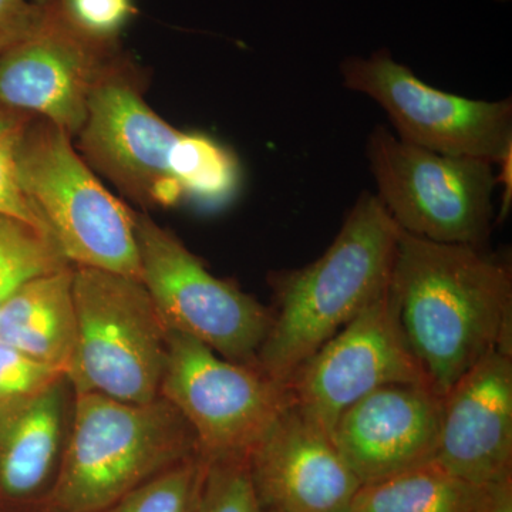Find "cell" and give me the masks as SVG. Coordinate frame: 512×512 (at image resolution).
Returning <instances> with one entry per match:
<instances>
[{
  "mask_svg": "<svg viewBox=\"0 0 512 512\" xmlns=\"http://www.w3.org/2000/svg\"><path fill=\"white\" fill-rule=\"evenodd\" d=\"M389 288L404 338L439 396L488 353L512 352V271L503 256L400 231Z\"/></svg>",
  "mask_w": 512,
  "mask_h": 512,
  "instance_id": "cell-1",
  "label": "cell"
},
{
  "mask_svg": "<svg viewBox=\"0 0 512 512\" xmlns=\"http://www.w3.org/2000/svg\"><path fill=\"white\" fill-rule=\"evenodd\" d=\"M400 229L375 194L363 192L325 254L274 272L272 322L256 366L286 384L295 370L390 284Z\"/></svg>",
  "mask_w": 512,
  "mask_h": 512,
  "instance_id": "cell-2",
  "label": "cell"
},
{
  "mask_svg": "<svg viewBox=\"0 0 512 512\" xmlns=\"http://www.w3.org/2000/svg\"><path fill=\"white\" fill-rule=\"evenodd\" d=\"M194 456H200L194 431L164 397L127 403L74 393L62 464L43 511L104 512Z\"/></svg>",
  "mask_w": 512,
  "mask_h": 512,
  "instance_id": "cell-3",
  "label": "cell"
},
{
  "mask_svg": "<svg viewBox=\"0 0 512 512\" xmlns=\"http://www.w3.org/2000/svg\"><path fill=\"white\" fill-rule=\"evenodd\" d=\"M15 161L23 194L70 265L140 281L136 212L100 183L66 131L32 117Z\"/></svg>",
  "mask_w": 512,
  "mask_h": 512,
  "instance_id": "cell-4",
  "label": "cell"
},
{
  "mask_svg": "<svg viewBox=\"0 0 512 512\" xmlns=\"http://www.w3.org/2000/svg\"><path fill=\"white\" fill-rule=\"evenodd\" d=\"M76 345L66 377L74 393L127 403L160 397L167 326L143 284L103 269L73 266Z\"/></svg>",
  "mask_w": 512,
  "mask_h": 512,
  "instance_id": "cell-5",
  "label": "cell"
},
{
  "mask_svg": "<svg viewBox=\"0 0 512 512\" xmlns=\"http://www.w3.org/2000/svg\"><path fill=\"white\" fill-rule=\"evenodd\" d=\"M376 197L400 231L439 242L485 248L495 224V165L404 143L377 126L367 138Z\"/></svg>",
  "mask_w": 512,
  "mask_h": 512,
  "instance_id": "cell-6",
  "label": "cell"
},
{
  "mask_svg": "<svg viewBox=\"0 0 512 512\" xmlns=\"http://www.w3.org/2000/svg\"><path fill=\"white\" fill-rule=\"evenodd\" d=\"M140 282L167 328L197 339L238 365L256 366L272 311L217 278L190 249L146 214L136 212Z\"/></svg>",
  "mask_w": 512,
  "mask_h": 512,
  "instance_id": "cell-7",
  "label": "cell"
},
{
  "mask_svg": "<svg viewBox=\"0 0 512 512\" xmlns=\"http://www.w3.org/2000/svg\"><path fill=\"white\" fill-rule=\"evenodd\" d=\"M160 396L190 424L205 461L247 458L291 403L286 384L259 367L229 362L171 328Z\"/></svg>",
  "mask_w": 512,
  "mask_h": 512,
  "instance_id": "cell-8",
  "label": "cell"
},
{
  "mask_svg": "<svg viewBox=\"0 0 512 512\" xmlns=\"http://www.w3.org/2000/svg\"><path fill=\"white\" fill-rule=\"evenodd\" d=\"M40 3L42 19L35 32L0 56V104L79 136L94 87L128 59L117 37L80 25L66 0Z\"/></svg>",
  "mask_w": 512,
  "mask_h": 512,
  "instance_id": "cell-9",
  "label": "cell"
},
{
  "mask_svg": "<svg viewBox=\"0 0 512 512\" xmlns=\"http://www.w3.org/2000/svg\"><path fill=\"white\" fill-rule=\"evenodd\" d=\"M346 89L376 101L404 143L497 164L512 151L511 100H476L421 82L389 50L340 64Z\"/></svg>",
  "mask_w": 512,
  "mask_h": 512,
  "instance_id": "cell-10",
  "label": "cell"
},
{
  "mask_svg": "<svg viewBox=\"0 0 512 512\" xmlns=\"http://www.w3.org/2000/svg\"><path fill=\"white\" fill-rule=\"evenodd\" d=\"M392 384L429 386L404 338L387 286L303 362L286 387L293 406L332 436L340 414L367 394Z\"/></svg>",
  "mask_w": 512,
  "mask_h": 512,
  "instance_id": "cell-11",
  "label": "cell"
},
{
  "mask_svg": "<svg viewBox=\"0 0 512 512\" xmlns=\"http://www.w3.org/2000/svg\"><path fill=\"white\" fill-rule=\"evenodd\" d=\"M133 76L127 62L94 87L80 150L131 200L144 207H173L185 198L174 175L184 133L148 106Z\"/></svg>",
  "mask_w": 512,
  "mask_h": 512,
  "instance_id": "cell-12",
  "label": "cell"
},
{
  "mask_svg": "<svg viewBox=\"0 0 512 512\" xmlns=\"http://www.w3.org/2000/svg\"><path fill=\"white\" fill-rule=\"evenodd\" d=\"M247 461L264 512H352L362 487L328 431L292 402L249 451Z\"/></svg>",
  "mask_w": 512,
  "mask_h": 512,
  "instance_id": "cell-13",
  "label": "cell"
},
{
  "mask_svg": "<svg viewBox=\"0 0 512 512\" xmlns=\"http://www.w3.org/2000/svg\"><path fill=\"white\" fill-rule=\"evenodd\" d=\"M434 464L484 487L512 478V352L495 349L441 396Z\"/></svg>",
  "mask_w": 512,
  "mask_h": 512,
  "instance_id": "cell-14",
  "label": "cell"
},
{
  "mask_svg": "<svg viewBox=\"0 0 512 512\" xmlns=\"http://www.w3.org/2000/svg\"><path fill=\"white\" fill-rule=\"evenodd\" d=\"M441 396L423 384H392L340 414L332 440L360 483L370 484L433 463Z\"/></svg>",
  "mask_w": 512,
  "mask_h": 512,
  "instance_id": "cell-15",
  "label": "cell"
},
{
  "mask_svg": "<svg viewBox=\"0 0 512 512\" xmlns=\"http://www.w3.org/2000/svg\"><path fill=\"white\" fill-rule=\"evenodd\" d=\"M74 390L66 376L26 399L0 404V512L45 508L62 464Z\"/></svg>",
  "mask_w": 512,
  "mask_h": 512,
  "instance_id": "cell-16",
  "label": "cell"
},
{
  "mask_svg": "<svg viewBox=\"0 0 512 512\" xmlns=\"http://www.w3.org/2000/svg\"><path fill=\"white\" fill-rule=\"evenodd\" d=\"M0 343L66 375L76 345L72 265L26 282L3 303Z\"/></svg>",
  "mask_w": 512,
  "mask_h": 512,
  "instance_id": "cell-17",
  "label": "cell"
},
{
  "mask_svg": "<svg viewBox=\"0 0 512 512\" xmlns=\"http://www.w3.org/2000/svg\"><path fill=\"white\" fill-rule=\"evenodd\" d=\"M493 488L468 483L429 463L363 484L352 512H480Z\"/></svg>",
  "mask_w": 512,
  "mask_h": 512,
  "instance_id": "cell-18",
  "label": "cell"
},
{
  "mask_svg": "<svg viewBox=\"0 0 512 512\" xmlns=\"http://www.w3.org/2000/svg\"><path fill=\"white\" fill-rule=\"evenodd\" d=\"M175 180L185 198L204 205L222 204L238 185V165L228 150L200 134H183L174 160Z\"/></svg>",
  "mask_w": 512,
  "mask_h": 512,
  "instance_id": "cell-19",
  "label": "cell"
},
{
  "mask_svg": "<svg viewBox=\"0 0 512 512\" xmlns=\"http://www.w3.org/2000/svg\"><path fill=\"white\" fill-rule=\"evenodd\" d=\"M67 265L49 235L0 214V308L26 282Z\"/></svg>",
  "mask_w": 512,
  "mask_h": 512,
  "instance_id": "cell-20",
  "label": "cell"
},
{
  "mask_svg": "<svg viewBox=\"0 0 512 512\" xmlns=\"http://www.w3.org/2000/svg\"><path fill=\"white\" fill-rule=\"evenodd\" d=\"M207 461L194 456L124 495L104 512H194Z\"/></svg>",
  "mask_w": 512,
  "mask_h": 512,
  "instance_id": "cell-21",
  "label": "cell"
},
{
  "mask_svg": "<svg viewBox=\"0 0 512 512\" xmlns=\"http://www.w3.org/2000/svg\"><path fill=\"white\" fill-rule=\"evenodd\" d=\"M194 512H264L247 458L207 461Z\"/></svg>",
  "mask_w": 512,
  "mask_h": 512,
  "instance_id": "cell-22",
  "label": "cell"
},
{
  "mask_svg": "<svg viewBox=\"0 0 512 512\" xmlns=\"http://www.w3.org/2000/svg\"><path fill=\"white\" fill-rule=\"evenodd\" d=\"M30 119L32 116L0 104V214L26 222L49 235L30 207L16 174V146Z\"/></svg>",
  "mask_w": 512,
  "mask_h": 512,
  "instance_id": "cell-23",
  "label": "cell"
},
{
  "mask_svg": "<svg viewBox=\"0 0 512 512\" xmlns=\"http://www.w3.org/2000/svg\"><path fill=\"white\" fill-rule=\"evenodd\" d=\"M60 376L66 375L0 343V404L26 399Z\"/></svg>",
  "mask_w": 512,
  "mask_h": 512,
  "instance_id": "cell-24",
  "label": "cell"
},
{
  "mask_svg": "<svg viewBox=\"0 0 512 512\" xmlns=\"http://www.w3.org/2000/svg\"><path fill=\"white\" fill-rule=\"evenodd\" d=\"M74 19L96 35L116 37L134 13L131 0H66Z\"/></svg>",
  "mask_w": 512,
  "mask_h": 512,
  "instance_id": "cell-25",
  "label": "cell"
},
{
  "mask_svg": "<svg viewBox=\"0 0 512 512\" xmlns=\"http://www.w3.org/2000/svg\"><path fill=\"white\" fill-rule=\"evenodd\" d=\"M42 13L40 0H0V56L35 32Z\"/></svg>",
  "mask_w": 512,
  "mask_h": 512,
  "instance_id": "cell-26",
  "label": "cell"
},
{
  "mask_svg": "<svg viewBox=\"0 0 512 512\" xmlns=\"http://www.w3.org/2000/svg\"><path fill=\"white\" fill-rule=\"evenodd\" d=\"M500 167V173L497 174V183L504 185V194L501 198L500 212H498V222L504 221L508 217L512 202V151L505 154L503 158L497 163Z\"/></svg>",
  "mask_w": 512,
  "mask_h": 512,
  "instance_id": "cell-27",
  "label": "cell"
},
{
  "mask_svg": "<svg viewBox=\"0 0 512 512\" xmlns=\"http://www.w3.org/2000/svg\"><path fill=\"white\" fill-rule=\"evenodd\" d=\"M480 512H512V478L494 485Z\"/></svg>",
  "mask_w": 512,
  "mask_h": 512,
  "instance_id": "cell-28",
  "label": "cell"
},
{
  "mask_svg": "<svg viewBox=\"0 0 512 512\" xmlns=\"http://www.w3.org/2000/svg\"><path fill=\"white\" fill-rule=\"evenodd\" d=\"M37 512H47V511H43V510H42V511H37Z\"/></svg>",
  "mask_w": 512,
  "mask_h": 512,
  "instance_id": "cell-29",
  "label": "cell"
}]
</instances>
